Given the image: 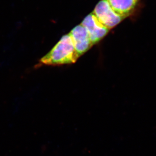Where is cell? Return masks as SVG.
<instances>
[{
    "mask_svg": "<svg viewBox=\"0 0 156 156\" xmlns=\"http://www.w3.org/2000/svg\"><path fill=\"white\" fill-rule=\"evenodd\" d=\"M80 56L78 55L69 34H66L52 48V50L39 61L37 66H61L74 63Z\"/></svg>",
    "mask_w": 156,
    "mask_h": 156,
    "instance_id": "6da1fadb",
    "label": "cell"
},
{
    "mask_svg": "<svg viewBox=\"0 0 156 156\" xmlns=\"http://www.w3.org/2000/svg\"><path fill=\"white\" fill-rule=\"evenodd\" d=\"M93 13L109 30L114 28L125 18L114 10L108 0H101L96 5Z\"/></svg>",
    "mask_w": 156,
    "mask_h": 156,
    "instance_id": "7a4b0ae2",
    "label": "cell"
},
{
    "mask_svg": "<svg viewBox=\"0 0 156 156\" xmlns=\"http://www.w3.org/2000/svg\"><path fill=\"white\" fill-rule=\"evenodd\" d=\"M81 24L88 32L93 44H96L102 40L110 30L98 20L93 13L87 15L81 22Z\"/></svg>",
    "mask_w": 156,
    "mask_h": 156,
    "instance_id": "3957f363",
    "label": "cell"
},
{
    "mask_svg": "<svg viewBox=\"0 0 156 156\" xmlns=\"http://www.w3.org/2000/svg\"><path fill=\"white\" fill-rule=\"evenodd\" d=\"M69 34L80 56L87 52L93 45L88 32L81 24L75 27Z\"/></svg>",
    "mask_w": 156,
    "mask_h": 156,
    "instance_id": "277c9868",
    "label": "cell"
},
{
    "mask_svg": "<svg viewBox=\"0 0 156 156\" xmlns=\"http://www.w3.org/2000/svg\"><path fill=\"white\" fill-rule=\"evenodd\" d=\"M140 0H108L114 10L123 17L135 11Z\"/></svg>",
    "mask_w": 156,
    "mask_h": 156,
    "instance_id": "5b68a950",
    "label": "cell"
}]
</instances>
